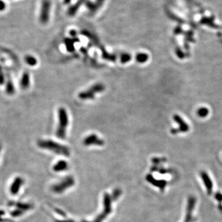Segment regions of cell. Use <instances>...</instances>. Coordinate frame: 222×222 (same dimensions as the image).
Returning <instances> with one entry per match:
<instances>
[{"instance_id":"obj_30","label":"cell","mask_w":222,"mask_h":222,"mask_svg":"<svg viewBox=\"0 0 222 222\" xmlns=\"http://www.w3.org/2000/svg\"><path fill=\"white\" fill-rule=\"evenodd\" d=\"M1 146H0V151H1Z\"/></svg>"},{"instance_id":"obj_26","label":"cell","mask_w":222,"mask_h":222,"mask_svg":"<svg viewBox=\"0 0 222 222\" xmlns=\"http://www.w3.org/2000/svg\"><path fill=\"white\" fill-rule=\"evenodd\" d=\"M215 199L219 201L220 202H222V194L219 193H217L216 194H215Z\"/></svg>"},{"instance_id":"obj_3","label":"cell","mask_w":222,"mask_h":222,"mask_svg":"<svg viewBox=\"0 0 222 222\" xmlns=\"http://www.w3.org/2000/svg\"><path fill=\"white\" fill-rule=\"evenodd\" d=\"M105 90V86L101 83H96L89 89L78 94V98L82 100H93L96 93H100Z\"/></svg>"},{"instance_id":"obj_18","label":"cell","mask_w":222,"mask_h":222,"mask_svg":"<svg viewBox=\"0 0 222 222\" xmlns=\"http://www.w3.org/2000/svg\"><path fill=\"white\" fill-rule=\"evenodd\" d=\"M209 113V110L208 108H205V107H202L200 108L198 111H197V114L199 117L201 118H204L206 117L208 115Z\"/></svg>"},{"instance_id":"obj_24","label":"cell","mask_w":222,"mask_h":222,"mask_svg":"<svg viewBox=\"0 0 222 222\" xmlns=\"http://www.w3.org/2000/svg\"><path fill=\"white\" fill-rule=\"evenodd\" d=\"M104 1L105 0H96V1L94 3L96 5V6L98 7V9H100L102 6Z\"/></svg>"},{"instance_id":"obj_19","label":"cell","mask_w":222,"mask_h":222,"mask_svg":"<svg viewBox=\"0 0 222 222\" xmlns=\"http://www.w3.org/2000/svg\"><path fill=\"white\" fill-rule=\"evenodd\" d=\"M25 62L27 64L30 66H35L37 64V59L32 55H28L25 57Z\"/></svg>"},{"instance_id":"obj_1","label":"cell","mask_w":222,"mask_h":222,"mask_svg":"<svg viewBox=\"0 0 222 222\" xmlns=\"http://www.w3.org/2000/svg\"><path fill=\"white\" fill-rule=\"evenodd\" d=\"M38 145L42 149L51 151L59 155L65 156H70V150L67 146L59 144L52 140H40L38 142Z\"/></svg>"},{"instance_id":"obj_25","label":"cell","mask_w":222,"mask_h":222,"mask_svg":"<svg viewBox=\"0 0 222 222\" xmlns=\"http://www.w3.org/2000/svg\"><path fill=\"white\" fill-rule=\"evenodd\" d=\"M6 7V4L4 1L0 0V11H3Z\"/></svg>"},{"instance_id":"obj_14","label":"cell","mask_w":222,"mask_h":222,"mask_svg":"<svg viewBox=\"0 0 222 222\" xmlns=\"http://www.w3.org/2000/svg\"><path fill=\"white\" fill-rule=\"evenodd\" d=\"M83 2H85V0H78L74 5L70 7L68 10V15L71 17L74 16L77 13L78 9L80 8L81 5Z\"/></svg>"},{"instance_id":"obj_27","label":"cell","mask_w":222,"mask_h":222,"mask_svg":"<svg viewBox=\"0 0 222 222\" xmlns=\"http://www.w3.org/2000/svg\"><path fill=\"white\" fill-rule=\"evenodd\" d=\"M70 35H71L72 37H75L76 35H77V32H76L75 30H72V31H70Z\"/></svg>"},{"instance_id":"obj_11","label":"cell","mask_w":222,"mask_h":222,"mask_svg":"<svg viewBox=\"0 0 222 222\" xmlns=\"http://www.w3.org/2000/svg\"><path fill=\"white\" fill-rule=\"evenodd\" d=\"M23 183H24L23 179L21 177H17L13 181L12 184L11 185L10 191H11V194L13 195L17 194L19 193Z\"/></svg>"},{"instance_id":"obj_4","label":"cell","mask_w":222,"mask_h":222,"mask_svg":"<svg viewBox=\"0 0 222 222\" xmlns=\"http://www.w3.org/2000/svg\"><path fill=\"white\" fill-rule=\"evenodd\" d=\"M104 211L96 219V220L94 222H102L103 220L106 219V217L111 214L112 211V207H111V203H112V198L110 195L108 193H105L104 195ZM82 222H89L87 221H83Z\"/></svg>"},{"instance_id":"obj_23","label":"cell","mask_w":222,"mask_h":222,"mask_svg":"<svg viewBox=\"0 0 222 222\" xmlns=\"http://www.w3.org/2000/svg\"><path fill=\"white\" fill-rule=\"evenodd\" d=\"M122 192L120 189H116L115 190H114L113 193V194H112V199L113 200H117L118 199V198L120 196Z\"/></svg>"},{"instance_id":"obj_8","label":"cell","mask_w":222,"mask_h":222,"mask_svg":"<svg viewBox=\"0 0 222 222\" xmlns=\"http://www.w3.org/2000/svg\"><path fill=\"white\" fill-rule=\"evenodd\" d=\"M196 204V199L193 196H191L188 199V203L187 207V211L184 222H190L192 220V214L193 211L194 209Z\"/></svg>"},{"instance_id":"obj_2","label":"cell","mask_w":222,"mask_h":222,"mask_svg":"<svg viewBox=\"0 0 222 222\" xmlns=\"http://www.w3.org/2000/svg\"><path fill=\"white\" fill-rule=\"evenodd\" d=\"M59 124L56 130V136L57 138L64 140L66 137L67 128L69 125V118L67 111L64 108H60L58 109Z\"/></svg>"},{"instance_id":"obj_13","label":"cell","mask_w":222,"mask_h":222,"mask_svg":"<svg viewBox=\"0 0 222 222\" xmlns=\"http://www.w3.org/2000/svg\"><path fill=\"white\" fill-rule=\"evenodd\" d=\"M30 83V77L28 72H24L21 77L20 85L23 90L28 88Z\"/></svg>"},{"instance_id":"obj_9","label":"cell","mask_w":222,"mask_h":222,"mask_svg":"<svg viewBox=\"0 0 222 222\" xmlns=\"http://www.w3.org/2000/svg\"><path fill=\"white\" fill-rule=\"evenodd\" d=\"M201 176L202 178V180L204 181V183L206 188L208 194L211 195L212 194V190H213V183L211 181L210 176L206 171H204L201 172Z\"/></svg>"},{"instance_id":"obj_29","label":"cell","mask_w":222,"mask_h":222,"mask_svg":"<svg viewBox=\"0 0 222 222\" xmlns=\"http://www.w3.org/2000/svg\"><path fill=\"white\" fill-rule=\"evenodd\" d=\"M70 1H71V0H64V2H65V4H67V3H69Z\"/></svg>"},{"instance_id":"obj_5","label":"cell","mask_w":222,"mask_h":222,"mask_svg":"<svg viewBox=\"0 0 222 222\" xmlns=\"http://www.w3.org/2000/svg\"><path fill=\"white\" fill-rule=\"evenodd\" d=\"M51 2L50 0H43L40 7V13L39 16L40 21L42 24H45L49 21Z\"/></svg>"},{"instance_id":"obj_10","label":"cell","mask_w":222,"mask_h":222,"mask_svg":"<svg viewBox=\"0 0 222 222\" xmlns=\"http://www.w3.org/2000/svg\"><path fill=\"white\" fill-rule=\"evenodd\" d=\"M174 120L179 125V128L177 129L178 132H187L189 131V127L187 123L184 122V120L178 115H175L173 116Z\"/></svg>"},{"instance_id":"obj_22","label":"cell","mask_w":222,"mask_h":222,"mask_svg":"<svg viewBox=\"0 0 222 222\" xmlns=\"http://www.w3.org/2000/svg\"><path fill=\"white\" fill-rule=\"evenodd\" d=\"M103 57L105 59H106L107 60H109L111 61H115L116 59V56L115 55H110L106 52V51H103Z\"/></svg>"},{"instance_id":"obj_15","label":"cell","mask_w":222,"mask_h":222,"mask_svg":"<svg viewBox=\"0 0 222 222\" xmlns=\"http://www.w3.org/2000/svg\"><path fill=\"white\" fill-rule=\"evenodd\" d=\"M76 42H78V40H73V39H70V38H65L64 40V43L66 47V49L67 50V51L69 52H73L75 50V47H74V43Z\"/></svg>"},{"instance_id":"obj_20","label":"cell","mask_w":222,"mask_h":222,"mask_svg":"<svg viewBox=\"0 0 222 222\" xmlns=\"http://www.w3.org/2000/svg\"><path fill=\"white\" fill-rule=\"evenodd\" d=\"M131 59V55L128 53H122L120 55V62L122 64H126Z\"/></svg>"},{"instance_id":"obj_21","label":"cell","mask_w":222,"mask_h":222,"mask_svg":"<svg viewBox=\"0 0 222 222\" xmlns=\"http://www.w3.org/2000/svg\"><path fill=\"white\" fill-rule=\"evenodd\" d=\"M14 88L12 83L11 81H9L6 85V92L9 95H12L14 93Z\"/></svg>"},{"instance_id":"obj_17","label":"cell","mask_w":222,"mask_h":222,"mask_svg":"<svg viewBox=\"0 0 222 222\" xmlns=\"http://www.w3.org/2000/svg\"><path fill=\"white\" fill-rule=\"evenodd\" d=\"M135 59L138 63L143 64V63H145L148 60L149 55L144 53H139L136 55Z\"/></svg>"},{"instance_id":"obj_7","label":"cell","mask_w":222,"mask_h":222,"mask_svg":"<svg viewBox=\"0 0 222 222\" xmlns=\"http://www.w3.org/2000/svg\"><path fill=\"white\" fill-rule=\"evenodd\" d=\"M83 143L85 146H103L104 144V141L95 134H91L87 136L84 139Z\"/></svg>"},{"instance_id":"obj_12","label":"cell","mask_w":222,"mask_h":222,"mask_svg":"<svg viewBox=\"0 0 222 222\" xmlns=\"http://www.w3.org/2000/svg\"><path fill=\"white\" fill-rule=\"evenodd\" d=\"M146 180L149 181L152 184L154 185L155 186H157L159 188L163 190L166 184V181L165 180H158L154 179L152 175H148L146 176Z\"/></svg>"},{"instance_id":"obj_6","label":"cell","mask_w":222,"mask_h":222,"mask_svg":"<svg viewBox=\"0 0 222 222\" xmlns=\"http://www.w3.org/2000/svg\"><path fill=\"white\" fill-rule=\"evenodd\" d=\"M75 184V180L71 176L65 177L59 183L52 186V190L55 193H62L67 189L72 186Z\"/></svg>"},{"instance_id":"obj_28","label":"cell","mask_w":222,"mask_h":222,"mask_svg":"<svg viewBox=\"0 0 222 222\" xmlns=\"http://www.w3.org/2000/svg\"><path fill=\"white\" fill-rule=\"evenodd\" d=\"M57 222H75L73 220H64V221H57Z\"/></svg>"},{"instance_id":"obj_16","label":"cell","mask_w":222,"mask_h":222,"mask_svg":"<svg viewBox=\"0 0 222 222\" xmlns=\"http://www.w3.org/2000/svg\"><path fill=\"white\" fill-rule=\"evenodd\" d=\"M68 165L66 161H60L57 162L53 166V170L55 171H64L67 169Z\"/></svg>"}]
</instances>
